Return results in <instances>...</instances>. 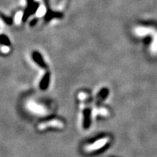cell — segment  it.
<instances>
[{
    "mask_svg": "<svg viewBox=\"0 0 157 157\" xmlns=\"http://www.w3.org/2000/svg\"><path fill=\"white\" fill-rule=\"evenodd\" d=\"M109 141V138L108 137H103V138L100 139L97 141H95V143H92V144L89 145V146H86L85 147V151H86L90 152V151H95L98 150V149L101 148L102 147H103L105 146L106 143Z\"/></svg>",
    "mask_w": 157,
    "mask_h": 157,
    "instance_id": "2",
    "label": "cell"
},
{
    "mask_svg": "<svg viewBox=\"0 0 157 157\" xmlns=\"http://www.w3.org/2000/svg\"><path fill=\"white\" fill-rule=\"evenodd\" d=\"M22 15H23V14H22V13H21V12H19V13H17L16 16H15V22H16L17 23H21Z\"/></svg>",
    "mask_w": 157,
    "mask_h": 157,
    "instance_id": "6",
    "label": "cell"
},
{
    "mask_svg": "<svg viewBox=\"0 0 157 157\" xmlns=\"http://www.w3.org/2000/svg\"><path fill=\"white\" fill-rule=\"evenodd\" d=\"M85 97H87V95H85V94L83 93H81L79 94V95H78V98H80V100H84V98Z\"/></svg>",
    "mask_w": 157,
    "mask_h": 157,
    "instance_id": "9",
    "label": "cell"
},
{
    "mask_svg": "<svg viewBox=\"0 0 157 157\" xmlns=\"http://www.w3.org/2000/svg\"><path fill=\"white\" fill-rule=\"evenodd\" d=\"M45 12H46V8H45V7L44 5H42L38 9V10H37L36 15H37V16L42 17V15H44L45 14Z\"/></svg>",
    "mask_w": 157,
    "mask_h": 157,
    "instance_id": "5",
    "label": "cell"
},
{
    "mask_svg": "<svg viewBox=\"0 0 157 157\" xmlns=\"http://www.w3.org/2000/svg\"><path fill=\"white\" fill-rule=\"evenodd\" d=\"M107 93H108L107 90H103V91L101 92L100 95H98V98H100V99H103V98H105V96L107 95Z\"/></svg>",
    "mask_w": 157,
    "mask_h": 157,
    "instance_id": "7",
    "label": "cell"
},
{
    "mask_svg": "<svg viewBox=\"0 0 157 157\" xmlns=\"http://www.w3.org/2000/svg\"><path fill=\"white\" fill-rule=\"evenodd\" d=\"M49 127H56V128L62 129L63 128L64 124L61 121L58 120V119H52V120L45 121L44 123L40 124L38 126L39 130H44Z\"/></svg>",
    "mask_w": 157,
    "mask_h": 157,
    "instance_id": "1",
    "label": "cell"
},
{
    "mask_svg": "<svg viewBox=\"0 0 157 157\" xmlns=\"http://www.w3.org/2000/svg\"><path fill=\"white\" fill-rule=\"evenodd\" d=\"M90 124V110H85V113H84V127L87 128Z\"/></svg>",
    "mask_w": 157,
    "mask_h": 157,
    "instance_id": "3",
    "label": "cell"
},
{
    "mask_svg": "<svg viewBox=\"0 0 157 157\" xmlns=\"http://www.w3.org/2000/svg\"><path fill=\"white\" fill-rule=\"evenodd\" d=\"M2 51L4 52V53H8L10 51V48L7 46H3L2 48Z\"/></svg>",
    "mask_w": 157,
    "mask_h": 157,
    "instance_id": "8",
    "label": "cell"
},
{
    "mask_svg": "<svg viewBox=\"0 0 157 157\" xmlns=\"http://www.w3.org/2000/svg\"><path fill=\"white\" fill-rule=\"evenodd\" d=\"M36 1H39V0H36Z\"/></svg>",
    "mask_w": 157,
    "mask_h": 157,
    "instance_id": "10",
    "label": "cell"
},
{
    "mask_svg": "<svg viewBox=\"0 0 157 157\" xmlns=\"http://www.w3.org/2000/svg\"><path fill=\"white\" fill-rule=\"evenodd\" d=\"M48 83H49V75H46L44 76V78L42 79V83L40 84L41 88L43 90L46 89L48 85Z\"/></svg>",
    "mask_w": 157,
    "mask_h": 157,
    "instance_id": "4",
    "label": "cell"
}]
</instances>
